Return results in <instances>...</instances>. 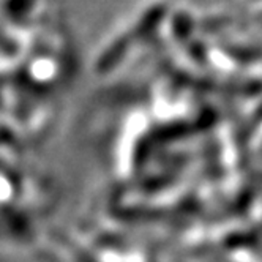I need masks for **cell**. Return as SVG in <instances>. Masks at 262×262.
Listing matches in <instances>:
<instances>
[{
    "label": "cell",
    "instance_id": "obj_1",
    "mask_svg": "<svg viewBox=\"0 0 262 262\" xmlns=\"http://www.w3.org/2000/svg\"><path fill=\"white\" fill-rule=\"evenodd\" d=\"M36 0H2V11L7 19L19 23L30 17Z\"/></svg>",
    "mask_w": 262,
    "mask_h": 262
}]
</instances>
